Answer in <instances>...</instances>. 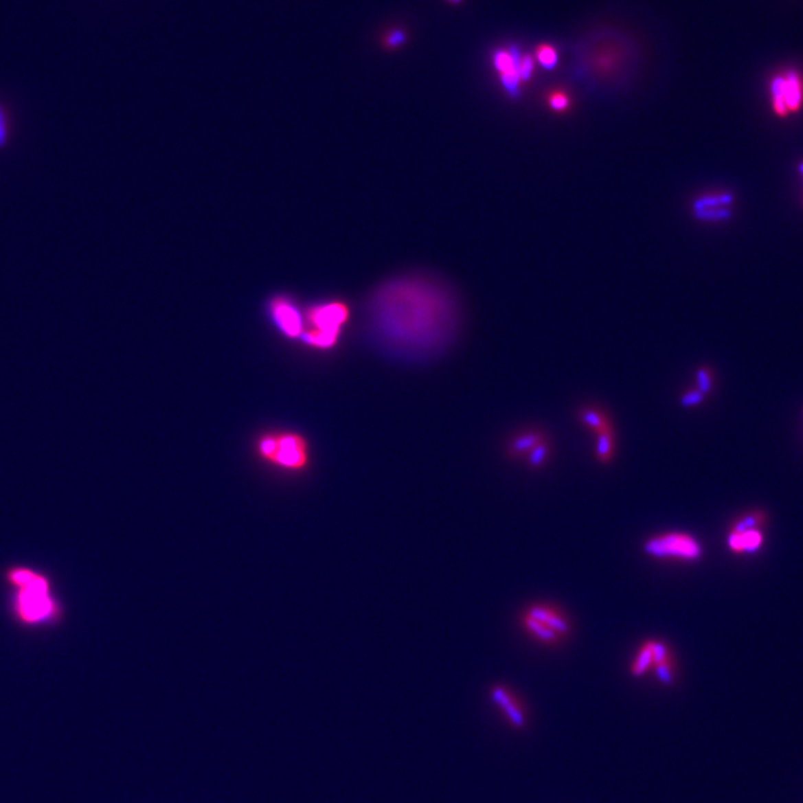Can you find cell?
I'll return each mask as SVG.
<instances>
[{
	"label": "cell",
	"instance_id": "obj_14",
	"mask_svg": "<svg viewBox=\"0 0 803 803\" xmlns=\"http://www.w3.org/2000/svg\"><path fill=\"white\" fill-rule=\"evenodd\" d=\"M593 455L601 464H610L616 454V429L611 426L593 435Z\"/></svg>",
	"mask_w": 803,
	"mask_h": 803
},
{
	"label": "cell",
	"instance_id": "obj_9",
	"mask_svg": "<svg viewBox=\"0 0 803 803\" xmlns=\"http://www.w3.org/2000/svg\"><path fill=\"white\" fill-rule=\"evenodd\" d=\"M522 51L512 45L509 48H500L494 52L493 66L497 70L503 91L513 100L521 97L522 80L519 76V60Z\"/></svg>",
	"mask_w": 803,
	"mask_h": 803
},
{
	"label": "cell",
	"instance_id": "obj_2",
	"mask_svg": "<svg viewBox=\"0 0 803 803\" xmlns=\"http://www.w3.org/2000/svg\"><path fill=\"white\" fill-rule=\"evenodd\" d=\"M354 315V306L342 295L304 301V329L296 348L317 356L337 353L353 326Z\"/></svg>",
	"mask_w": 803,
	"mask_h": 803
},
{
	"label": "cell",
	"instance_id": "obj_10",
	"mask_svg": "<svg viewBox=\"0 0 803 803\" xmlns=\"http://www.w3.org/2000/svg\"><path fill=\"white\" fill-rule=\"evenodd\" d=\"M524 613L533 619L541 622L545 626L552 629L559 637L570 635L573 625L567 613L552 602H531L524 609Z\"/></svg>",
	"mask_w": 803,
	"mask_h": 803
},
{
	"label": "cell",
	"instance_id": "obj_21",
	"mask_svg": "<svg viewBox=\"0 0 803 803\" xmlns=\"http://www.w3.org/2000/svg\"><path fill=\"white\" fill-rule=\"evenodd\" d=\"M536 58L533 54L530 52H522L521 60H519V76L522 84H527L531 80V78L534 76V70H536Z\"/></svg>",
	"mask_w": 803,
	"mask_h": 803
},
{
	"label": "cell",
	"instance_id": "obj_26",
	"mask_svg": "<svg viewBox=\"0 0 803 803\" xmlns=\"http://www.w3.org/2000/svg\"><path fill=\"white\" fill-rule=\"evenodd\" d=\"M9 134H11V131H9V121L6 118L5 109L2 107V104H0V148L5 146V144L8 143Z\"/></svg>",
	"mask_w": 803,
	"mask_h": 803
},
{
	"label": "cell",
	"instance_id": "obj_5",
	"mask_svg": "<svg viewBox=\"0 0 803 803\" xmlns=\"http://www.w3.org/2000/svg\"><path fill=\"white\" fill-rule=\"evenodd\" d=\"M262 315L277 339L296 348L304 329V299L293 292H273L262 302Z\"/></svg>",
	"mask_w": 803,
	"mask_h": 803
},
{
	"label": "cell",
	"instance_id": "obj_19",
	"mask_svg": "<svg viewBox=\"0 0 803 803\" xmlns=\"http://www.w3.org/2000/svg\"><path fill=\"white\" fill-rule=\"evenodd\" d=\"M653 666V653H652V644H651V640H647V642L640 647V651L635 656V659L633 662V666H631V672H633L635 677L640 675H644L648 668H652Z\"/></svg>",
	"mask_w": 803,
	"mask_h": 803
},
{
	"label": "cell",
	"instance_id": "obj_13",
	"mask_svg": "<svg viewBox=\"0 0 803 803\" xmlns=\"http://www.w3.org/2000/svg\"><path fill=\"white\" fill-rule=\"evenodd\" d=\"M577 420L589 431H592V435H597V433L613 426L610 414L598 405L580 406L577 409Z\"/></svg>",
	"mask_w": 803,
	"mask_h": 803
},
{
	"label": "cell",
	"instance_id": "obj_23",
	"mask_svg": "<svg viewBox=\"0 0 803 803\" xmlns=\"http://www.w3.org/2000/svg\"><path fill=\"white\" fill-rule=\"evenodd\" d=\"M712 387H714V375L708 367H699L697 371V389L707 396L712 390Z\"/></svg>",
	"mask_w": 803,
	"mask_h": 803
},
{
	"label": "cell",
	"instance_id": "obj_7",
	"mask_svg": "<svg viewBox=\"0 0 803 803\" xmlns=\"http://www.w3.org/2000/svg\"><path fill=\"white\" fill-rule=\"evenodd\" d=\"M763 522L762 512H751L745 517L738 518L727 533V547L730 552L756 554L763 545Z\"/></svg>",
	"mask_w": 803,
	"mask_h": 803
},
{
	"label": "cell",
	"instance_id": "obj_16",
	"mask_svg": "<svg viewBox=\"0 0 803 803\" xmlns=\"http://www.w3.org/2000/svg\"><path fill=\"white\" fill-rule=\"evenodd\" d=\"M493 698H494L495 702L499 703V705L503 707L504 711L508 712L513 723H515L517 726H522V725H524V716H522V712L518 710L517 702L513 701V698L510 697V693L506 689L501 688V686H499V688H495L493 690Z\"/></svg>",
	"mask_w": 803,
	"mask_h": 803
},
{
	"label": "cell",
	"instance_id": "obj_3",
	"mask_svg": "<svg viewBox=\"0 0 803 803\" xmlns=\"http://www.w3.org/2000/svg\"><path fill=\"white\" fill-rule=\"evenodd\" d=\"M8 580L16 588L14 610L27 625L47 624L58 615V606L51 595L48 577L30 568H12Z\"/></svg>",
	"mask_w": 803,
	"mask_h": 803
},
{
	"label": "cell",
	"instance_id": "obj_17",
	"mask_svg": "<svg viewBox=\"0 0 803 803\" xmlns=\"http://www.w3.org/2000/svg\"><path fill=\"white\" fill-rule=\"evenodd\" d=\"M546 104L550 112L554 113H567L570 112L573 107V98L570 93L564 88H554L546 94Z\"/></svg>",
	"mask_w": 803,
	"mask_h": 803
},
{
	"label": "cell",
	"instance_id": "obj_18",
	"mask_svg": "<svg viewBox=\"0 0 803 803\" xmlns=\"http://www.w3.org/2000/svg\"><path fill=\"white\" fill-rule=\"evenodd\" d=\"M550 455H552V442H550L547 436L530 451V454L525 457V460L531 468L537 471V468H541L549 462Z\"/></svg>",
	"mask_w": 803,
	"mask_h": 803
},
{
	"label": "cell",
	"instance_id": "obj_12",
	"mask_svg": "<svg viewBox=\"0 0 803 803\" xmlns=\"http://www.w3.org/2000/svg\"><path fill=\"white\" fill-rule=\"evenodd\" d=\"M547 436H549L547 433L540 427L522 429L517 433H513V435L508 439L504 453H506L508 458H510V460L525 458L530 454V451L533 449L537 444H540L541 440L546 439Z\"/></svg>",
	"mask_w": 803,
	"mask_h": 803
},
{
	"label": "cell",
	"instance_id": "obj_15",
	"mask_svg": "<svg viewBox=\"0 0 803 803\" xmlns=\"http://www.w3.org/2000/svg\"><path fill=\"white\" fill-rule=\"evenodd\" d=\"M519 624L527 634L536 638L537 642H540V643L554 646V644H558L559 642H561V638H563V637H559L556 633H554L552 629L545 626L543 624H541V622L525 615L524 611H522L521 616H519Z\"/></svg>",
	"mask_w": 803,
	"mask_h": 803
},
{
	"label": "cell",
	"instance_id": "obj_28",
	"mask_svg": "<svg viewBox=\"0 0 803 803\" xmlns=\"http://www.w3.org/2000/svg\"><path fill=\"white\" fill-rule=\"evenodd\" d=\"M799 170H800V173H802V174H803V164H800V167H799Z\"/></svg>",
	"mask_w": 803,
	"mask_h": 803
},
{
	"label": "cell",
	"instance_id": "obj_4",
	"mask_svg": "<svg viewBox=\"0 0 803 803\" xmlns=\"http://www.w3.org/2000/svg\"><path fill=\"white\" fill-rule=\"evenodd\" d=\"M256 457L274 471L299 473L311 464V444L295 430H271L260 435L255 444Z\"/></svg>",
	"mask_w": 803,
	"mask_h": 803
},
{
	"label": "cell",
	"instance_id": "obj_24",
	"mask_svg": "<svg viewBox=\"0 0 803 803\" xmlns=\"http://www.w3.org/2000/svg\"><path fill=\"white\" fill-rule=\"evenodd\" d=\"M703 400H705V394L701 393L698 389H690L680 396V405L683 408H693V406L701 405Z\"/></svg>",
	"mask_w": 803,
	"mask_h": 803
},
{
	"label": "cell",
	"instance_id": "obj_11",
	"mask_svg": "<svg viewBox=\"0 0 803 803\" xmlns=\"http://www.w3.org/2000/svg\"><path fill=\"white\" fill-rule=\"evenodd\" d=\"M732 201L734 196L729 192L705 194L692 203V212L698 220H726L730 218L729 205Z\"/></svg>",
	"mask_w": 803,
	"mask_h": 803
},
{
	"label": "cell",
	"instance_id": "obj_1",
	"mask_svg": "<svg viewBox=\"0 0 803 803\" xmlns=\"http://www.w3.org/2000/svg\"><path fill=\"white\" fill-rule=\"evenodd\" d=\"M360 315L371 347L398 363L439 359L463 328L462 302L453 286L422 271L383 278L365 296Z\"/></svg>",
	"mask_w": 803,
	"mask_h": 803
},
{
	"label": "cell",
	"instance_id": "obj_6",
	"mask_svg": "<svg viewBox=\"0 0 803 803\" xmlns=\"http://www.w3.org/2000/svg\"><path fill=\"white\" fill-rule=\"evenodd\" d=\"M642 550L646 556L659 561L697 563L703 556L701 541L684 531H666L643 541Z\"/></svg>",
	"mask_w": 803,
	"mask_h": 803
},
{
	"label": "cell",
	"instance_id": "obj_8",
	"mask_svg": "<svg viewBox=\"0 0 803 803\" xmlns=\"http://www.w3.org/2000/svg\"><path fill=\"white\" fill-rule=\"evenodd\" d=\"M772 107L778 116L798 112L803 103V79L795 69H787L771 80Z\"/></svg>",
	"mask_w": 803,
	"mask_h": 803
},
{
	"label": "cell",
	"instance_id": "obj_22",
	"mask_svg": "<svg viewBox=\"0 0 803 803\" xmlns=\"http://www.w3.org/2000/svg\"><path fill=\"white\" fill-rule=\"evenodd\" d=\"M408 41V34H406L405 30L402 29H393L392 32L387 33L383 39V45L385 49L389 51H394V49H399L400 47Z\"/></svg>",
	"mask_w": 803,
	"mask_h": 803
},
{
	"label": "cell",
	"instance_id": "obj_27",
	"mask_svg": "<svg viewBox=\"0 0 803 803\" xmlns=\"http://www.w3.org/2000/svg\"><path fill=\"white\" fill-rule=\"evenodd\" d=\"M448 2H449L451 5H462V3H463V0H448Z\"/></svg>",
	"mask_w": 803,
	"mask_h": 803
},
{
	"label": "cell",
	"instance_id": "obj_25",
	"mask_svg": "<svg viewBox=\"0 0 803 803\" xmlns=\"http://www.w3.org/2000/svg\"><path fill=\"white\" fill-rule=\"evenodd\" d=\"M655 670H656L657 679H659L662 683L670 684L672 681V677H674V662L672 661L656 665Z\"/></svg>",
	"mask_w": 803,
	"mask_h": 803
},
{
	"label": "cell",
	"instance_id": "obj_20",
	"mask_svg": "<svg viewBox=\"0 0 803 803\" xmlns=\"http://www.w3.org/2000/svg\"><path fill=\"white\" fill-rule=\"evenodd\" d=\"M533 56L536 58L537 65L546 70H552L558 66V61H559L558 51L552 47V45H549V43L537 45V48H536Z\"/></svg>",
	"mask_w": 803,
	"mask_h": 803
}]
</instances>
